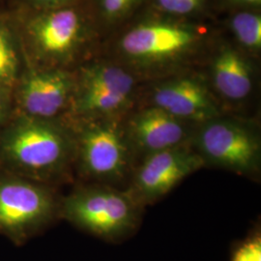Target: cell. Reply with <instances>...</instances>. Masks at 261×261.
<instances>
[{"mask_svg":"<svg viewBox=\"0 0 261 261\" xmlns=\"http://www.w3.org/2000/svg\"><path fill=\"white\" fill-rule=\"evenodd\" d=\"M75 138L69 122L13 115L0 132V169L53 186L74 167Z\"/></svg>","mask_w":261,"mask_h":261,"instance_id":"obj_1","label":"cell"},{"mask_svg":"<svg viewBox=\"0 0 261 261\" xmlns=\"http://www.w3.org/2000/svg\"><path fill=\"white\" fill-rule=\"evenodd\" d=\"M209 31L190 19L152 16L126 28L117 39L115 53L133 73L174 69L198 56L207 46Z\"/></svg>","mask_w":261,"mask_h":261,"instance_id":"obj_2","label":"cell"},{"mask_svg":"<svg viewBox=\"0 0 261 261\" xmlns=\"http://www.w3.org/2000/svg\"><path fill=\"white\" fill-rule=\"evenodd\" d=\"M138 202L130 194L110 187L84 185L60 200L59 215L86 232L116 241L137 226Z\"/></svg>","mask_w":261,"mask_h":261,"instance_id":"obj_3","label":"cell"},{"mask_svg":"<svg viewBox=\"0 0 261 261\" xmlns=\"http://www.w3.org/2000/svg\"><path fill=\"white\" fill-rule=\"evenodd\" d=\"M75 138V167L86 180L118 182L130 169L132 148L118 119L69 122Z\"/></svg>","mask_w":261,"mask_h":261,"instance_id":"obj_4","label":"cell"},{"mask_svg":"<svg viewBox=\"0 0 261 261\" xmlns=\"http://www.w3.org/2000/svg\"><path fill=\"white\" fill-rule=\"evenodd\" d=\"M137 77L118 62H96L75 75L70 112L75 120L118 119L134 103Z\"/></svg>","mask_w":261,"mask_h":261,"instance_id":"obj_5","label":"cell"},{"mask_svg":"<svg viewBox=\"0 0 261 261\" xmlns=\"http://www.w3.org/2000/svg\"><path fill=\"white\" fill-rule=\"evenodd\" d=\"M59 204L53 186L0 169V234L23 242L59 214Z\"/></svg>","mask_w":261,"mask_h":261,"instance_id":"obj_6","label":"cell"},{"mask_svg":"<svg viewBox=\"0 0 261 261\" xmlns=\"http://www.w3.org/2000/svg\"><path fill=\"white\" fill-rule=\"evenodd\" d=\"M199 125L194 141L196 152L204 163L240 174L258 170L260 138L250 123L220 115Z\"/></svg>","mask_w":261,"mask_h":261,"instance_id":"obj_7","label":"cell"},{"mask_svg":"<svg viewBox=\"0 0 261 261\" xmlns=\"http://www.w3.org/2000/svg\"><path fill=\"white\" fill-rule=\"evenodd\" d=\"M75 85V75L62 68L30 70L18 79L13 88L14 115L61 120L70 112Z\"/></svg>","mask_w":261,"mask_h":261,"instance_id":"obj_8","label":"cell"},{"mask_svg":"<svg viewBox=\"0 0 261 261\" xmlns=\"http://www.w3.org/2000/svg\"><path fill=\"white\" fill-rule=\"evenodd\" d=\"M30 37L40 57L54 65L69 62L87 41L89 28L72 5L46 9L32 20Z\"/></svg>","mask_w":261,"mask_h":261,"instance_id":"obj_9","label":"cell"},{"mask_svg":"<svg viewBox=\"0 0 261 261\" xmlns=\"http://www.w3.org/2000/svg\"><path fill=\"white\" fill-rule=\"evenodd\" d=\"M150 100V106L188 123L201 124L222 115L211 87L200 75H177L158 83Z\"/></svg>","mask_w":261,"mask_h":261,"instance_id":"obj_10","label":"cell"},{"mask_svg":"<svg viewBox=\"0 0 261 261\" xmlns=\"http://www.w3.org/2000/svg\"><path fill=\"white\" fill-rule=\"evenodd\" d=\"M204 164L196 150L188 148L187 145L147 155L136 173L135 192L130 195L137 200H156Z\"/></svg>","mask_w":261,"mask_h":261,"instance_id":"obj_11","label":"cell"},{"mask_svg":"<svg viewBox=\"0 0 261 261\" xmlns=\"http://www.w3.org/2000/svg\"><path fill=\"white\" fill-rule=\"evenodd\" d=\"M132 151L147 155L186 145L190 138L188 122L149 106L137 112L124 129Z\"/></svg>","mask_w":261,"mask_h":261,"instance_id":"obj_12","label":"cell"},{"mask_svg":"<svg viewBox=\"0 0 261 261\" xmlns=\"http://www.w3.org/2000/svg\"><path fill=\"white\" fill-rule=\"evenodd\" d=\"M209 86L221 99L242 103L252 94L254 67L250 56L235 45L224 43L215 48L209 65Z\"/></svg>","mask_w":261,"mask_h":261,"instance_id":"obj_13","label":"cell"},{"mask_svg":"<svg viewBox=\"0 0 261 261\" xmlns=\"http://www.w3.org/2000/svg\"><path fill=\"white\" fill-rule=\"evenodd\" d=\"M235 46L248 56L258 55L261 49V16L259 11L236 10L228 20Z\"/></svg>","mask_w":261,"mask_h":261,"instance_id":"obj_14","label":"cell"},{"mask_svg":"<svg viewBox=\"0 0 261 261\" xmlns=\"http://www.w3.org/2000/svg\"><path fill=\"white\" fill-rule=\"evenodd\" d=\"M19 62L9 30L0 27V84L14 87L19 79Z\"/></svg>","mask_w":261,"mask_h":261,"instance_id":"obj_15","label":"cell"},{"mask_svg":"<svg viewBox=\"0 0 261 261\" xmlns=\"http://www.w3.org/2000/svg\"><path fill=\"white\" fill-rule=\"evenodd\" d=\"M154 7L163 16L174 19H191L201 14L209 0H152Z\"/></svg>","mask_w":261,"mask_h":261,"instance_id":"obj_16","label":"cell"},{"mask_svg":"<svg viewBox=\"0 0 261 261\" xmlns=\"http://www.w3.org/2000/svg\"><path fill=\"white\" fill-rule=\"evenodd\" d=\"M144 0H97L99 15L109 27L128 19Z\"/></svg>","mask_w":261,"mask_h":261,"instance_id":"obj_17","label":"cell"},{"mask_svg":"<svg viewBox=\"0 0 261 261\" xmlns=\"http://www.w3.org/2000/svg\"><path fill=\"white\" fill-rule=\"evenodd\" d=\"M231 261H261V236L255 232L234 249Z\"/></svg>","mask_w":261,"mask_h":261,"instance_id":"obj_18","label":"cell"},{"mask_svg":"<svg viewBox=\"0 0 261 261\" xmlns=\"http://www.w3.org/2000/svg\"><path fill=\"white\" fill-rule=\"evenodd\" d=\"M13 88L14 87L0 84V132L14 115Z\"/></svg>","mask_w":261,"mask_h":261,"instance_id":"obj_19","label":"cell"},{"mask_svg":"<svg viewBox=\"0 0 261 261\" xmlns=\"http://www.w3.org/2000/svg\"><path fill=\"white\" fill-rule=\"evenodd\" d=\"M224 4L236 10H254L259 11L261 0H222Z\"/></svg>","mask_w":261,"mask_h":261,"instance_id":"obj_20","label":"cell"},{"mask_svg":"<svg viewBox=\"0 0 261 261\" xmlns=\"http://www.w3.org/2000/svg\"><path fill=\"white\" fill-rule=\"evenodd\" d=\"M32 1L40 7L50 9V8L72 5V3L75 0H32Z\"/></svg>","mask_w":261,"mask_h":261,"instance_id":"obj_21","label":"cell"}]
</instances>
